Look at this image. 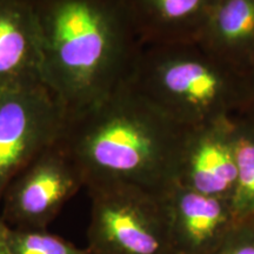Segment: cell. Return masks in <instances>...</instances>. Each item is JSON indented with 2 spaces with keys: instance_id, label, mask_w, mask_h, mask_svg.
Returning <instances> with one entry per match:
<instances>
[{
  "instance_id": "1",
  "label": "cell",
  "mask_w": 254,
  "mask_h": 254,
  "mask_svg": "<svg viewBox=\"0 0 254 254\" xmlns=\"http://www.w3.org/2000/svg\"><path fill=\"white\" fill-rule=\"evenodd\" d=\"M186 129L126 81L67 114L59 142L78 165L85 187L126 184L163 194L176 180Z\"/></svg>"
},
{
  "instance_id": "2",
  "label": "cell",
  "mask_w": 254,
  "mask_h": 254,
  "mask_svg": "<svg viewBox=\"0 0 254 254\" xmlns=\"http://www.w3.org/2000/svg\"><path fill=\"white\" fill-rule=\"evenodd\" d=\"M43 81L67 114L128 80L141 43L122 0H33Z\"/></svg>"
},
{
  "instance_id": "3",
  "label": "cell",
  "mask_w": 254,
  "mask_h": 254,
  "mask_svg": "<svg viewBox=\"0 0 254 254\" xmlns=\"http://www.w3.org/2000/svg\"><path fill=\"white\" fill-rule=\"evenodd\" d=\"M127 81L184 128L237 118L250 100V72L199 39L141 45Z\"/></svg>"
},
{
  "instance_id": "4",
  "label": "cell",
  "mask_w": 254,
  "mask_h": 254,
  "mask_svg": "<svg viewBox=\"0 0 254 254\" xmlns=\"http://www.w3.org/2000/svg\"><path fill=\"white\" fill-rule=\"evenodd\" d=\"M92 254H178L163 195L126 184L86 187Z\"/></svg>"
},
{
  "instance_id": "5",
  "label": "cell",
  "mask_w": 254,
  "mask_h": 254,
  "mask_svg": "<svg viewBox=\"0 0 254 254\" xmlns=\"http://www.w3.org/2000/svg\"><path fill=\"white\" fill-rule=\"evenodd\" d=\"M67 111L43 82L0 90V201L12 180L62 138Z\"/></svg>"
},
{
  "instance_id": "6",
  "label": "cell",
  "mask_w": 254,
  "mask_h": 254,
  "mask_svg": "<svg viewBox=\"0 0 254 254\" xmlns=\"http://www.w3.org/2000/svg\"><path fill=\"white\" fill-rule=\"evenodd\" d=\"M82 187L78 165L58 141L12 180L0 201V213L12 228H47Z\"/></svg>"
},
{
  "instance_id": "7",
  "label": "cell",
  "mask_w": 254,
  "mask_h": 254,
  "mask_svg": "<svg viewBox=\"0 0 254 254\" xmlns=\"http://www.w3.org/2000/svg\"><path fill=\"white\" fill-rule=\"evenodd\" d=\"M237 182L232 120L187 128L178 157L174 184L233 201Z\"/></svg>"
},
{
  "instance_id": "8",
  "label": "cell",
  "mask_w": 254,
  "mask_h": 254,
  "mask_svg": "<svg viewBox=\"0 0 254 254\" xmlns=\"http://www.w3.org/2000/svg\"><path fill=\"white\" fill-rule=\"evenodd\" d=\"M178 254H205L241 221L231 200L208 196L173 184L163 193Z\"/></svg>"
},
{
  "instance_id": "9",
  "label": "cell",
  "mask_w": 254,
  "mask_h": 254,
  "mask_svg": "<svg viewBox=\"0 0 254 254\" xmlns=\"http://www.w3.org/2000/svg\"><path fill=\"white\" fill-rule=\"evenodd\" d=\"M43 82L33 0H0V90Z\"/></svg>"
},
{
  "instance_id": "10",
  "label": "cell",
  "mask_w": 254,
  "mask_h": 254,
  "mask_svg": "<svg viewBox=\"0 0 254 254\" xmlns=\"http://www.w3.org/2000/svg\"><path fill=\"white\" fill-rule=\"evenodd\" d=\"M141 45L199 39L217 0H122Z\"/></svg>"
},
{
  "instance_id": "11",
  "label": "cell",
  "mask_w": 254,
  "mask_h": 254,
  "mask_svg": "<svg viewBox=\"0 0 254 254\" xmlns=\"http://www.w3.org/2000/svg\"><path fill=\"white\" fill-rule=\"evenodd\" d=\"M199 40L251 72L254 67V0H217Z\"/></svg>"
},
{
  "instance_id": "12",
  "label": "cell",
  "mask_w": 254,
  "mask_h": 254,
  "mask_svg": "<svg viewBox=\"0 0 254 254\" xmlns=\"http://www.w3.org/2000/svg\"><path fill=\"white\" fill-rule=\"evenodd\" d=\"M238 170L234 211L240 220L254 217V122L245 116L232 119Z\"/></svg>"
},
{
  "instance_id": "13",
  "label": "cell",
  "mask_w": 254,
  "mask_h": 254,
  "mask_svg": "<svg viewBox=\"0 0 254 254\" xmlns=\"http://www.w3.org/2000/svg\"><path fill=\"white\" fill-rule=\"evenodd\" d=\"M12 254H92L87 247L51 233L47 228H12L8 226Z\"/></svg>"
},
{
  "instance_id": "14",
  "label": "cell",
  "mask_w": 254,
  "mask_h": 254,
  "mask_svg": "<svg viewBox=\"0 0 254 254\" xmlns=\"http://www.w3.org/2000/svg\"><path fill=\"white\" fill-rule=\"evenodd\" d=\"M205 254H254V221L241 220L217 246Z\"/></svg>"
},
{
  "instance_id": "15",
  "label": "cell",
  "mask_w": 254,
  "mask_h": 254,
  "mask_svg": "<svg viewBox=\"0 0 254 254\" xmlns=\"http://www.w3.org/2000/svg\"><path fill=\"white\" fill-rule=\"evenodd\" d=\"M0 254H12L8 241V225L0 213Z\"/></svg>"
},
{
  "instance_id": "16",
  "label": "cell",
  "mask_w": 254,
  "mask_h": 254,
  "mask_svg": "<svg viewBox=\"0 0 254 254\" xmlns=\"http://www.w3.org/2000/svg\"><path fill=\"white\" fill-rule=\"evenodd\" d=\"M241 116L252 119L254 122V67L250 72V100L246 111Z\"/></svg>"
},
{
  "instance_id": "17",
  "label": "cell",
  "mask_w": 254,
  "mask_h": 254,
  "mask_svg": "<svg viewBox=\"0 0 254 254\" xmlns=\"http://www.w3.org/2000/svg\"><path fill=\"white\" fill-rule=\"evenodd\" d=\"M250 219H253V221H254V217L253 218H250Z\"/></svg>"
}]
</instances>
